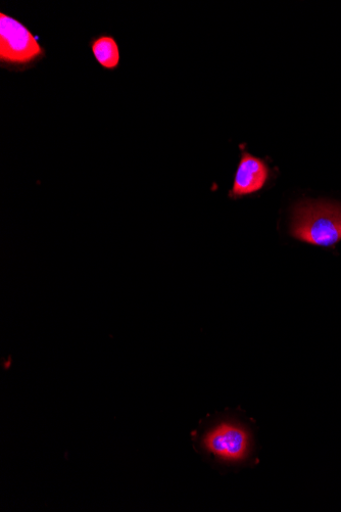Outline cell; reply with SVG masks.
Segmentation results:
<instances>
[{
    "label": "cell",
    "instance_id": "6da1fadb",
    "mask_svg": "<svg viewBox=\"0 0 341 512\" xmlns=\"http://www.w3.org/2000/svg\"><path fill=\"white\" fill-rule=\"evenodd\" d=\"M193 447L219 468L254 467L257 457L255 423L245 411L228 410L210 415L192 433Z\"/></svg>",
    "mask_w": 341,
    "mask_h": 512
},
{
    "label": "cell",
    "instance_id": "7a4b0ae2",
    "mask_svg": "<svg viewBox=\"0 0 341 512\" xmlns=\"http://www.w3.org/2000/svg\"><path fill=\"white\" fill-rule=\"evenodd\" d=\"M290 234L315 246L330 248L341 241V205L327 201H302L292 213Z\"/></svg>",
    "mask_w": 341,
    "mask_h": 512
},
{
    "label": "cell",
    "instance_id": "3957f363",
    "mask_svg": "<svg viewBox=\"0 0 341 512\" xmlns=\"http://www.w3.org/2000/svg\"><path fill=\"white\" fill-rule=\"evenodd\" d=\"M46 57V51L30 29L18 19L0 13V67L23 72Z\"/></svg>",
    "mask_w": 341,
    "mask_h": 512
},
{
    "label": "cell",
    "instance_id": "277c9868",
    "mask_svg": "<svg viewBox=\"0 0 341 512\" xmlns=\"http://www.w3.org/2000/svg\"><path fill=\"white\" fill-rule=\"evenodd\" d=\"M268 177L269 169L266 163L262 159L242 151L229 198L237 200L261 191Z\"/></svg>",
    "mask_w": 341,
    "mask_h": 512
},
{
    "label": "cell",
    "instance_id": "5b68a950",
    "mask_svg": "<svg viewBox=\"0 0 341 512\" xmlns=\"http://www.w3.org/2000/svg\"><path fill=\"white\" fill-rule=\"evenodd\" d=\"M91 53L103 69L116 71L120 67L121 52L116 38L110 34L95 36L89 42Z\"/></svg>",
    "mask_w": 341,
    "mask_h": 512
}]
</instances>
